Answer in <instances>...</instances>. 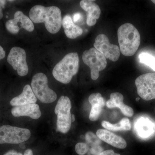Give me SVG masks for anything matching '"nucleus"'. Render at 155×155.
Segmentation results:
<instances>
[{
	"instance_id": "f257e3e1",
	"label": "nucleus",
	"mask_w": 155,
	"mask_h": 155,
	"mask_svg": "<svg viewBox=\"0 0 155 155\" xmlns=\"http://www.w3.org/2000/svg\"><path fill=\"white\" fill-rule=\"evenodd\" d=\"M29 16L34 23H45L47 30L51 34L58 33L62 26L61 11L56 6L37 5L30 9Z\"/></svg>"
},
{
	"instance_id": "f03ea898",
	"label": "nucleus",
	"mask_w": 155,
	"mask_h": 155,
	"mask_svg": "<svg viewBox=\"0 0 155 155\" xmlns=\"http://www.w3.org/2000/svg\"><path fill=\"white\" fill-rule=\"evenodd\" d=\"M120 52L126 57L132 56L138 49L140 43V36L135 26L126 23L119 27L117 32Z\"/></svg>"
},
{
	"instance_id": "7ed1b4c3",
	"label": "nucleus",
	"mask_w": 155,
	"mask_h": 155,
	"mask_svg": "<svg viewBox=\"0 0 155 155\" xmlns=\"http://www.w3.org/2000/svg\"><path fill=\"white\" fill-rule=\"evenodd\" d=\"M79 66V59L78 53H69L54 67L53 76L59 82L67 84L77 74Z\"/></svg>"
},
{
	"instance_id": "20e7f679",
	"label": "nucleus",
	"mask_w": 155,
	"mask_h": 155,
	"mask_svg": "<svg viewBox=\"0 0 155 155\" xmlns=\"http://www.w3.org/2000/svg\"><path fill=\"white\" fill-rule=\"evenodd\" d=\"M31 87L35 95L41 102L50 104L57 99L55 92L48 86V79L46 75L38 73L34 75L31 82Z\"/></svg>"
},
{
	"instance_id": "39448f33",
	"label": "nucleus",
	"mask_w": 155,
	"mask_h": 155,
	"mask_svg": "<svg viewBox=\"0 0 155 155\" xmlns=\"http://www.w3.org/2000/svg\"><path fill=\"white\" fill-rule=\"evenodd\" d=\"M71 108L72 104L69 97L62 96L58 100L54 110L55 114L58 116L57 130L61 133H67L71 128Z\"/></svg>"
},
{
	"instance_id": "423d86ee",
	"label": "nucleus",
	"mask_w": 155,
	"mask_h": 155,
	"mask_svg": "<svg viewBox=\"0 0 155 155\" xmlns=\"http://www.w3.org/2000/svg\"><path fill=\"white\" fill-rule=\"evenodd\" d=\"M31 135L30 130L9 125L0 127V144H19L27 141Z\"/></svg>"
},
{
	"instance_id": "0eeeda50",
	"label": "nucleus",
	"mask_w": 155,
	"mask_h": 155,
	"mask_svg": "<svg viewBox=\"0 0 155 155\" xmlns=\"http://www.w3.org/2000/svg\"><path fill=\"white\" fill-rule=\"evenodd\" d=\"M84 64L90 67L92 79L96 80L99 76V72L105 69L107 66L106 58L94 48L84 51L82 54Z\"/></svg>"
},
{
	"instance_id": "6e6552de",
	"label": "nucleus",
	"mask_w": 155,
	"mask_h": 155,
	"mask_svg": "<svg viewBox=\"0 0 155 155\" xmlns=\"http://www.w3.org/2000/svg\"><path fill=\"white\" fill-rule=\"evenodd\" d=\"M135 83L137 94L145 101L155 99V73H146L139 76Z\"/></svg>"
},
{
	"instance_id": "1a4fd4ad",
	"label": "nucleus",
	"mask_w": 155,
	"mask_h": 155,
	"mask_svg": "<svg viewBox=\"0 0 155 155\" xmlns=\"http://www.w3.org/2000/svg\"><path fill=\"white\" fill-rule=\"evenodd\" d=\"M7 61L13 69L17 70L18 75L25 76L28 74V67L26 62L25 50L19 47H14L10 51Z\"/></svg>"
},
{
	"instance_id": "9d476101",
	"label": "nucleus",
	"mask_w": 155,
	"mask_h": 155,
	"mask_svg": "<svg viewBox=\"0 0 155 155\" xmlns=\"http://www.w3.org/2000/svg\"><path fill=\"white\" fill-rule=\"evenodd\" d=\"M94 48L113 62L119 60L120 56V50L119 47L110 43L108 37L105 35H99L97 36L94 44Z\"/></svg>"
},
{
	"instance_id": "9b49d317",
	"label": "nucleus",
	"mask_w": 155,
	"mask_h": 155,
	"mask_svg": "<svg viewBox=\"0 0 155 155\" xmlns=\"http://www.w3.org/2000/svg\"><path fill=\"white\" fill-rule=\"evenodd\" d=\"M134 130L140 138H148L152 136L155 132V124L149 117L140 116L136 120Z\"/></svg>"
},
{
	"instance_id": "f8f14e48",
	"label": "nucleus",
	"mask_w": 155,
	"mask_h": 155,
	"mask_svg": "<svg viewBox=\"0 0 155 155\" xmlns=\"http://www.w3.org/2000/svg\"><path fill=\"white\" fill-rule=\"evenodd\" d=\"M96 134L101 140L117 148L123 149L127 147V143L122 137L107 129H99Z\"/></svg>"
},
{
	"instance_id": "ddd939ff",
	"label": "nucleus",
	"mask_w": 155,
	"mask_h": 155,
	"mask_svg": "<svg viewBox=\"0 0 155 155\" xmlns=\"http://www.w3.org/2000/svg\"><path fill=\"white\" fill-rule=\"evenodd\" d=\"M94 1L82 0L80 2L81 8L87 13L86 22L90 26L95 25L97 19L100 18L101 14L99 6L94 2Z\"/></svg>"
},
{
	"instance_id": "4468645a",
	"label": "nucleus",
	"mask_w": 155,
	"mask_h": 155,
	"mask_svg": "<svg viewBox=\"0 0 155 155\" xmlns=\"http://www.w3.org/2000/svg\"><path fill=\"white\" fill-rule=\"evenodd\" d=\"M11 114L14 117L28 116L33 119H38L41 115L39 106L36 104L14 107L11 110Z\"/></svg>"
},
{
	"instance_id": "2eb2a0df",
	"label": "nucleus",
	"mask_w": 155,
	"mask_h": 155,
	"mask_svg": "<svg viewBox=\"0 0 155 155\" xmlns=\"http://www.w3.org/2000/svg\"><path fill=\"white\" fill-rule=\"evenodd\" d=\"M123 101L124 97L121 93H112L110 95V99L106 103V105L110 109L116 107L119 108L123 115L127 117H132L134 114L133 109L125 105L123 103Z\"/></svg>"
},
{
	"instance_id": "dca6fc26",
	"label": "nucleus",
	"mask_w": 155,
	"mask_h": 155,
	"mask_svg": "<svg viewBox=\"0 0 155 155\" xmlns=\"http://www.w3.org/2000/svg\"><path fill=\"white\" fill-rule=\"evenodd\" d=\"M37 101L31 87L29 84H26L23 87L22 93L13 98L10 101V104L13 107L26 105L35 104Z\"/></svg>"
},
{
	"instance_id": "f3484780",
	"label": "nucleus",
	"mask_w": 155,
	"mask_h": 155,
	"mask_svg": "<svg viewBox=\"0 0 155 155\" xmlns=\"http://www.w3.org/2000/svg\"><path fill=\"white\" fill-rule=\"evenodd\" d=\"M88 101L91 105L89 118L93 122L97 121L104 107V99L101 94L97 93L91 94L89 97Z\"/></svg>"
},
{
	"instance_id": "a211bd4d",
	"label": "nucleus",
	"mask_w": 155,
	"mask_h": 155,
	"mask_svg": "<svg viewBox=\"0 0 155 155\" xmlns=\"http://www.w3.org/2000/svg\"><path fill=\"white\" fill-rule=\"evenodd\" d=\"M62 25L64 32L68 38L75 39L83 33V29L80 26L75 25L69 15L64 16L62 19Z\"/></svg>"
},
{
	"instance_id": "6ab92c4d",
	"label": "nucleus",
	"mask_w": 155,
	"mask_h": 155,
	"mask_svg": "<svg viewBox=\"0 0 155 155\" xmlns=\"http://www.w3.org/2000/svg\"><path fill=\"white\" fill-rule=\"evenodd\" d=\"M102 126L107 130L110 131H124L130 130L131 128V124L129 119L127 118H123L117 124H112L107 121L102 122Z\"/></svg>"
},
{
	"instance_id": "aec40b11",
	"label": "nucleus",
	"mask_w": 155,
	"mask_h": 155,
	"mask_svg": "<svg viewBox=\"0 0 155 155\" xmlns=\"http://www.w3.org/2000/svg\"><path fill=\"white\" fill-rule=\"evenodd\" d=\"M14 19L18 23L21 24V28H23L29 32H32L34 30L35 27L33 22L29 17L25 15L22 11H17L14 14Z\"/></svg>"
},
{
	"instance_id": "412c9836",
	"label": "nucleus",
	"mask_w": 155,
	"mask_h": 155,
	"mask_svg": "<svg viewBox=\"0 0 155 155\" xmlns=\"http://www.w3.org/2000/svg\"><path fill=\"white\" fill-rule=\"evenodd\" d=\"M140 63L148 66L155 71V57L148 53H141L139 55Z\"/></svg>"
},
{
	"instance_id": "4be33fe9",
	"label": "nucleus",
	"mask_w": 155,
	"mask_h": 155,
	"mask_svg": "<svg viewBox=\"0 0 155 155\" xmlns=\"http://www.w3.org/2000/svg\"><path fill=\"white\" fill-rule=\"evenodd\" d=\"M85 137L87 143L91 145V147L100 145L101 143V140L97 135L91 131L87 132Z\"/></svg>"
},
{
	"instance_id": "5701e85b",
	"label": "nucleus",
	"mask_w": 155,
	"mask_h": 155,
	"mask_svg": "<svg viewBox=\"0 0 155 155\" xmlns=\"http://www.w3.org/2000/svg\"><path fill=\"white\" fill-rule=\"evenodd\" d=\"M5 27L7 30L12 34H17L19 32L20 28L18 25V22L15 19L8 20L6 22Z\"/></svg>"
},
{
	"instance_id": "b1692460",
	"label": "nucleus",
	"mask_w": 155,
	"mask_h": 155,
	"mask_svg": "<svg viewBox=\"0 0 155 155\" xmlns=\"http://www.w3.org/2000/svg\"><path fill=\"white\" fill-rule=\"evenodd\" d=\"M89 150L88 145L84 143H78L75 146V150L79 155H84Z\"/></svg>"
},
{
	"instance_id": "393cba45",
	"label": "nucleus",
	"mask_w": 155,
	"mask_h": 155,
	"mask_svg": "<svg viewBox=\"0 0 155 155\" xmlns=\"http://www.w3.org/2000/svg\"><path fill=\"white\" fill-rule=\"evenodd\" d=\"M104 151V149L100 145L95 146L91 147L90 149V152L93 155H98Z\"/></svg>"
},
{
	"instance_id": "a878e982",
	"label": "nucleus",
	"mask_w": 155,
	"mask_h": 155,
	"mask_svg": "<svg viewBox=\"0 0 155 155\" xmlns=\"http://www.w3.org/2000/svg\"><path fill=\"white\" fill-rule=\"evenodd\" d=\"M98 155H121L119 153H116L114 152L113 150H110L104 151L103 152L101 153Z\"/></svg>"
},
{
	"instance_id": "bb28decb",
	"label": "nucleus",
	"mask_w": 155,
	"mask_h": 155,
	"mask_svg": "<svg viewBox=\"0 0 155 155\" xmlns=\"http://www.w3.org/2000/svg\"><path fill=\"white\" fill-rule=\"evenodd\" d=\"M4 155H23L22 153H18L14 150H11Z\"/></svg>"
},
{
	"instance_id": "cd10ccee",
	"label": "nucleus",
	"mask_w": 155,
	"mask_h": 155,
	"mask_svg": "<svg viewBox=\"0 0 155 155\" xmlns=\"http://www.w3.org/2000/svg\"><path fill=\"white\" fill-rule=\"evenodd\" d=\"M6 53L3 48L0 46V61L5 57Z\"/></svg>"
},
{
	"instance_id": "c85d7f7f",
	"label": "nucleus",
	"mask_w": 155,
	"mask_h": 155,
	"mask_svg": "<svg viewBox=\"0 0 155 155\" xmlns=\"http://www.w3.org/2000/svg\"><path fill=\"white\" fill-rule=\"evenodd\" d=\"M81 18V15L79 13H76L73 16V21L74 22H77L79 21Z\"/></svg>"
},
{
	"instance_id": "c756f323",
	"label": "nucleus",
	"mask_w": 155,
	"mask_h": 155,
	"mask_svg": "<svg viewBox=\"0 0 155 155\" xmlns=\"http://www.w3.org/2000/svg\"><path fill=\"white\" fill-rule=\"evenodd\" d=\"M24 155H33V151L31 149H28L25 151Z\"/></svg>"
},
{
	"instance_id": "7c9ffc66",
	"label": "nucleus",
	"mask_w": 155,
	"mask_h": 155,
	"mask_svg": "<svg viewBox=\"0 0 155 155\" xmlns=\"http://www.w3.org/2000/svg\"><path fill=\"white\" fill-rule=\"evenodd\" d=\"M6 3V1H3V0H0V6L2 7V8H5Z\"/></svg>"
},
{
	"instance_id": "2f4dec72",
	"label": "nucleus",
	"mask_w": 155,
	"mask_h": 155,
	"mask_svg": "<svg viewBox=\"0 0 155 155\" xmlns=\"http://www.w3.org/2000/svg\"><path fill=\"white\" fill-rule=\"evenodd\" d=\"M3 17V10L2 7L0 6V20Z\"/></svg>"
},
{
	"instance_id": "473e14b6",
	"label": "nucleus",
	"mask_w": 155,
	"mask_h": 155,
	"mask_svg": "<svg viewBox=\"0 0 155 155\" xmlns=\"http://www.w3.org/2000/svg\"><path fill=\"white\" fill-rule=\"evenodd\" d=\"M71 119H72V122H74L75 121V116L74 114H72L71 116Z\"/></svg>"
},
{
	"instance_id": "72a5a7b5",
	"label": "nucleus",
	"mask_w": 155,
	"mask_h": 155,
	"mask_svg": "<svg viewBox=\"0 0 155 155\" xmlns=\"http://www.w3.org/2000/svg\"><path fill=\"white\" fill-rule=\"evenodd\" d=\"M140 100V98L137 97L136 99V101H139Z\"/></svg>"
},
{
	"instance_id": "f704fd0d",
	"label": "nucleus",
	"mask_w": 155,
	"mask_h": 155,
	"mask_svg": "<svg viewBox=\"0 0 155 155\" xmlns=\"http://www.w3.org/2000/svg\"><path fill=\"white\" fill-rule=\"evenodd\" d=\"M151 1L154 4H155V0H152V1Z\"/></svg>"
}]
</instances>
